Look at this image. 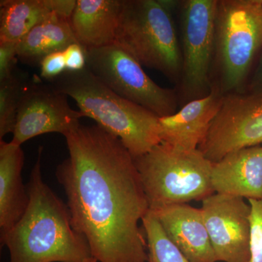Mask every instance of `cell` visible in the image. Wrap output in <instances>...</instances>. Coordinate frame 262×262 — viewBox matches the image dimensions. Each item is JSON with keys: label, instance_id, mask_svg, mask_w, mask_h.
<instances>
[{"label": "cell", "instance_id": "9a60e30c", "mask_svg": "<svg viewBox=\"0 0 262 262\" xmlns=\"http://www.w3.org/2000/svg\"><path fill=\"white\" fill-rule=\"evenodd\" d=\"M122 0H77L70 25L85 50L115 42Z\"/></svg>", "mask_w": 262, "mask_h": 262}, {"label": "cell", "instance_id": "3957f363", "mask_svg": "<svg viewBox=\"0 0 262 262\" xmlns=\"http://www.w3.org/2000/svg\"><path fill=\"white\" fill-rule=\"evenodd\" d=\"M51 82L55 89L75 100L83 117L118 138L134 159L161 143L160 117L115 94L87 67L66 71Z\"/></svg>", "mask_w": 262, "mask_h": 262}, {"label": "cell", "instance_id": "8992f818", "mask_svg": "<svg viewBox=\"0 0 262 262\" xmlns=\"http://www.w3.org/2000/svg\"><path fill=\"white\" fill-rule=\"evenodd\" d=\"M262 48V0H217L215 57L219 89L239 93Z\"/></svg>", "mask_w": 262, "mask_h": 262}, {"label": "cell", "instance_id": "52a82bcc", "mask_svg": "<svg viewBox=\"0 0 262 262\" xmlns=\"http://www.w3.org/2000/svg\"><path fill=\"white\" fill-rule=\"evenodd\" d=\"M87 68L108 89L157 116L177 113L178 96L146 75L142 66L116 42L86 50Z\"/></svg>", "mask_w": 262, "mask_h": 262}, {"label": "cell", "instance_id": "7c38bea8", "mask_svg": "<svg viewBox=\"0 0 262 262\" xmlns=\"http://www.w3.org/2000/svg\"><path fill=\"white\" fill-rule=\"evenodd\" d=\"M225 95L218 86H212L204 97L189 101L173 115L160 117L161 142L184 150L198 149Z\"/></svg>", "mask_w": 262, "mask_h": 262}, {"label": "cell", "instance_id": "9c48e42d", "mask_svg": "<svg viewBox=\"0 0 262 262\" xmlns=\"http://www.w3.org/2000/svg\"><path fill=\"white\" fill-rule=\"evenodd\" d=\"M261 144L262 96L230 93L224 96L198 149L211 163H216L232 151Z\"/></svg>", "mask_w": 262, "mask_h": 262}, {"label": "cell", "instance_id": "cb8c5ba5", "mask_svg": "<svg viewBox=\"0 0 262 262\" xmlns=\"http://www.w3.org/2000/svg\"><path fill=\"white\" fill-rule=\"evenodd\" d=\"M68 72H79L87 67L86 50L78 42L73 43L63 51Z\"/></svg>", "mask_w": 262, "mask_h": 262}, {"label": "cell", "instance_id": "4fadbf2b", "mask_svg": "<svg viewBox=\"0 0 262 262\" xmlns=\"http://www.w3.org/2000/svg\"><path fill=\"white\" fill-rule=\"evenodd\" d=\"M150 211L160 222L168 238L189 261H218L201 208L184 203Z\"/></svg>", "mask_w": 262, "mask_h": 262}, {"label": "cell", "instance_id": "277c9868", "mask_svg": "<svg viewBox=\"0 0 262 262\" xmlns=\"http://www.w3.org/2000/svg\"><path fill=\"white\" fill-rule=\"evenodd\" d=\"M178 2L122 0L115 42L142 67L182 79V54L173 18Z\"/></svg>", "mask_w": 262, "mask_h": 262}, {"label": "cell", "instance_id": "6da1fadb", "mask_svg": "<svg viewBox=\"0 0 262 262\" xmlns=\"http://www.w3.org/2000/svg\"><path fill=\"white\" fill-rule=\"evenodd\" d=\"M70 156L58 165L72 227L98 262H148L140 222L149 204L135 162L122 141L98 125L65 136Z\"/></svg>", "mask_w": 262, "mask_h": 262}, {"label": "cell", "instance_id": "30bf717a", "mask_svg": "<svg viewBox=\"0 0 262 262\" xmlns=\"http://www.w3.org/2000/svg\"><path fill=\"white\" fill-rule=\"evenodd\" d=\"M80 110L71 107L65 94L39 80L26 85L11 142L21 146L36 136L58 133L67 136L81 125Z\"/></svg>", "mask_w": 262, "mask_h": 262}, {"label": "cell", "instance_id": "e0dca14e", "mask_svg": "<svg viewBox=\"0 0 262 262\" xmlns=\"http://www.w3.org/2000/svg\"><path fill=\"white\" fill-rule=\"evenodd\" d=\"M75 0H1L0 42L19 41L52 15L70 18Z\"/></svg>", "mask_w": 262, "mask_h": 262}, {"label": "cell", "instance_id": "ffe728a7", "mask_svg": "<svg viewBox=\"0 0 262 262\" xmlns=\"http://www.w3.org/2000/svg\"><path fill=\"white\" fill-rule=\"evenodd\" d=\"M28 83L20 74L0 82V141L13 134L22 95Z\"/></svg>", "mask_w": 262, "mask_h": 262}, {"label": "cell", "instance_id": "603a6c76", "mask_svg": "<svg viewBox=\"0 0 262 262\" xmlns=\"http://www.w3.org/2000/svg\"><path fill=\"white\" fill-rule=\"evenodd\" d=\"M40 75L46 80L53 81L67 70L63 52H56L45 57L41 61Z\"/></svg>", "mask_w": 262, "mask_h": 262}, {"label": "cell", "instance_id": "d4e9b609", "mask_svg": "<svg viewBox=\"0 0 262 262\" xmlns=\"http://www.w3.org/2000/svg\"><path fill=\"white\" fill-rule=\"evenodd\" d=\"M248 94L262 96V54L258 60L257 67L251 82L248 84Z\"/></svg>", "mask_w": 262, "mask_h": 262}, {"label": "cell", "instance_id": "ba28073f", "mask_svg": "<svg viewBox=\"0 0 262 262\" xmlns=\"http://www.w3.org/2000/svg\"><path fill=\"white\" fill-rule=\"evenodd\" d=\"M217 0L182 2V92L189 100L204 97L212 89L210 70L215 54Z\"/></svg>", "mask_w": 262, "mask_h": 262}, {"label": "cell", "instance_id": "ac0fdd59", "mask_svg": "<svg viewBox=\"0 0 262 262\" xmlns=\"http://www.w3.org/2000/svg\"><path fill=\"white\" fill-rule=\"evenodd\" d=\"M70 25V19L58 14L38 24L18 42V60L26 64L39 66L45 57L63 52L77 43Z\"/></svg>", "mask_w": 262, "mask_h": 262}, {"label": "cell", "instance_id": "7402d4cb", "mask_svg": "<svg viewBox=\"0 0 262 262\" xmlns=\"http://www.w3.org/2000/svg\"><path fill=\"white\" fill-rule=\"evenodd\" d=\"M18 42H0V82L16 72Z\"/></svg>", "mask_w": 262, "mask_h": 262}, {"label": "cell", "instance_id": "5b68a950", "mask_svg": "<svg viewBox=\"0 0 262 262\" xmlns=\"http://www.w3.org/2000/svg\"><path fill=\"white\" fill-rule=\"evenodd\" d=\"M134 162L150 211L203 201L215 193L213 163L198 149L184 150L161 142Z\"/></svg>", "mask_w": 262, "mask_h": 262}, {"label": "cell", "instance_id": "44dd1931", "mask_svg": "<svg viewBox=\"0 0 262 262\" xmlns=\"http://www.w3.org/2000/svg\"><path fill=\"white\" fill-rule=\"evenodd\" d=\"M248 201L251 206V258L249 262H262V198Z\"/></svg>", "mask_w": 262, "mask_h": 262}, {"label": "cell", "instance_id": "8fae6325", "mask_svg": "<svg viewBox=\"0 0 262 262\" xmlns=\"http://www.w3.org/2000/svg\"><path fill=\"white\" fill-rule=\"evenodd\" d=\"M201 210L217 261L249 262V203L239 196L214 193L202 201Z\"/></svg>", "mask_w": 262, "mask_h": 262}, {"label": "cell", "instance_id": "484cf974", "mask_svg": "<svg viewBox=\"0 0 262 262\" xmlns=\"http://www.w3.org/2000/svg\"><path fill=\"white\" fill-rule=\"evenodd\" d=\"M89 262H98L97 261H96V259H95V258H92V259L91 260V261H89Z\"/></svg>", "mask_w": 262, "mask_h": 262}, {"label": "cell", "instance_id": "2e32d148", "mask_svg": "<svg viewBox=\"0 0 262 262\" xmlns=\"http://www.w3.org/2000/svg\"><path fill=\"white\" fill-rule=\"evenodd\" d=\"M21 146L0 141V234L11 229L27 211L29 196L22 179Z\"/></svg>", "mask_w": 262, "mask_h": 262}, {"label": "cell", "instance_id": "5bb4252c", "mask_svg": "<svg viewBox=\"0 0 262 262\" xmlns=\"http://www.w3.org/2000/svg\"><path fill=\"white\" fill-rule=\"evenodd\" d=\"M211 184L217 194L261 199L262 146L232 151L213 163Z\"/></svg>", "mask_w": 262, "mask_h": 262}, {"label": "cell", "instance_id": "d6986e66", "mask_svg": "<svg viewBox=\"0 0 262 262\" xmlns=\"http://www.w3.org/2000/svg\"><path fill=\"white\" fill-rule=\"evenodd\" d=\"M141 225L146 237L148 262H191L168 238L152 212L146 213Z\"/></svg>", "mask_w": 262, "mask_h": 262}, {"label": "cell", "instance_id": "7a4b0ae2", "mask_svg": "<svg viewBox=\"0 0 262 262\" xmlns=\"http://www.w3.org/2000/svg\"><path fill=\"white\" fill-rule=\"evenodd\" d=\"M42 147L27 185V211L11 229L0 234L9 262H89L94 258L89 242L72 227L67 203L43 180Z\"/></svg>", "mask_w": 262, "mask_h": 262}]
</instances>
